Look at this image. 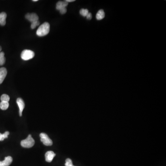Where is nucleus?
Returning a JSON list of instances; mask_svg holds the SVG:
<instances>
[{"label":"nucleus","instance_id":"1","mask_svg":"<svg viewBox=\"0 0 166 166\" xmlns=\"http://www.w3.org/2000/svg\"><path fill=\"white\" fill-rule=\"evenodd\" d=\"M50 30V25L48 22H45L42 24L38 28L37 35L39 37L45 36L49 33Z\"/></svg>","mask_w":166,"mask_h":166},{"label":"nucleus","instance_id":"2","mask_svg":"<svg viewBox=\"0 0 166 166\" xmlns=\"http://www.w3.org/2000/svg\"><path fill=\"white\" fill-rule=\"evenodd\" d=\"M35 141L33 138H32V135H29L28 137L26 139L23 140L21 142V145L23 147L30 148L34 145Z\"/></svg>","mask_w":166,"mask_h":166},{"label":"nucleus","instance_id":"3","mask_svg":"<svg viewBox=\"0 0 166 166\" xmlns=\"http://www.w3.org/2000/svg\"><path fill=\"white\" fill-rule=\"evenodd\" d=\"M35 56L34 52L31 50H25L21 54V57L23 60H27L33 58Z\"/></svg>","mask_w":166,"mask_h":166},{"label":"nucleus","instance_id":"4","mask_svg":"<svg viewBox=\"0 0 166 166\" xmlns=\"http://www.w3.org/2000/svg\"><path fill=\"white\" fill-rule=\"evenodd\" d=\"M41 141L46 146H51L53 144V142L50 139L47 134L45 133H41L40 134Z\"/></svg>","mask_w":166,"mask_h":166},{"label":"nucleus","instance_id":"5","mask_svg":"<svg viewBox=\"0 0 166 166\" xmlns=\"http://www.w3.org/2000/svg\"><path fill=\"white\" fill-rule=\"evenodd\" d=\"M26 18L31 23L38 20V16L35 13H28L26 15Z\"/></svg>","mask_w":166,"mask_h":166},{"label":"nucleus","instance_id":"6","mask_svg":"<svg viewBox=\"0 0 166 166\" xmlns=\"http://www.w3.org/2000/svg\"><path fill=\"white\" fill-rule=\"evenodd\" d=\"M17 103L19 106V116H21L22 115V112L25 107V104L24 103V101L21 99V98H18L17 99Z\"/></svg>","mask_w":166,"mask_h":166},{"label":"nucleus","instance_id":"7","mask_svg":"<svg viewBox=\"0 0 166 166\" xmlns=\"http://www.w3.org/2000/svg\"><path fill=\"white\" fill-rule=\"evenodd\" d=\"M55 153L52 151H48L46 152L45 155V160L46 161H47L48 163H51L53 160V159L55 157Z\"/></svg>","mask_w":166,"mask_h":166},{"label":"nucleus","instance_id":"8","mask_svg":"<svg viewBox=\"0 0 166 166\" xmlns=\"http://www.w3.org/2000/svg\"><path fill=\"white\" fill-rule=\"evenodd\" d=\"M7 75V70L5 67L0 69V84H2Z\"/></svg>","mask_w":166,"mask_h":166},{"label":"nucleus","instance_id":"9","mask_svg":"<svg viewBox=\"0 0 166 166\" xmlns=\"http://www.w3.org/2000/svg\"><path fill=\"white\" fill-rule=\"evenodd\" d=\"M68 5V3L66 1H59L57 3L56 8L58 10H60L63 8H65Z\"/></svg>","mask_w":166,"mask_h":166},{"label":"nucleus","instance_id":"10","mask_svg":"<svg viewBox=\"0 0 166 166\" xmlns=\"http://www.w3.org/2000/svg\"><path fill=\"white\" fill-rule=\"evenodd\" d=\"M13 161V158L12 157H6L4 160L1 161V166H9Z\"/></svg>","mask_w":166,"mask_h":166},{"label":"nucleus","instance_id":"11","mask_svg":"<svg viewBox=\"0 0 166 166\" xmlns=\"http://www.w3.org/2000/svg\"><path fill=\"white\" fill-rule=\"evenodd\" d=\"M7 16V14L5 12H2L0 13V25L3 26H5L6 23Z\"/></svg>","mask_w":166,"mask_h":166},{"label":"nucleus","instance_id":"12","mask_svg":"<svg viewBox=\"0 0 166 166\" xmlns=\"http://www.w3.org/2000/svg\"><path fill=\"white\" fill-rule=\"evenodd\" d=\"M105 17V13L103 9H101L97 12L96 15V18L98 20H101Z\"/></svg>","mask_w":166,"mask_h":166},{"label":"nucleus","instance_id":"13","mask_svg":"<svg viewBox=\"0 0 166 166\" xmlns=\"http://www.w3.org/2000/svg\"><path fill=\"white\" fill-rule=\"evenodd\" d=\"M9 107V103L6 101H1L0 103V108L3 110H7Z\"/></svg>","mask_w":166,"mask_h":166},{"label":"nucleus","instance_id":"14","mask_svg":"<svg viewBox=\"0 0 166 166\" xmlns=\"http://www.w3.org/2000/svg\"><path fill=\"white\" fill-rule=\"evenodd\" d=\"M4 55L5 54L4 52H0V65L1 66H2L5 64L6 59H5Z\"/></svg>","mask_w":166,"mask_h":166},{"label":"nucleus","instance_id":"15","mask_svg":"<svg viewBox=\"0 0 166 166\" xmlns=\"http://www.w3.org/2000/svg\"><path fill=\"white\" fill-rule=\"evenodd\" d=\"M9 100V97L7 94H3L1 97V101L8 102Z\"/></svg>","mask_w":166,"mask_h":166},{"label":"nucleus","instance_id":"16","mask_svg":"<svg viewBox=\"0 0 166 166\" xmlns=\"http://www.w3.org/2000/svg\"><path fill=\"white\" fill-rule=\"evenodd\" d=\"M9 134V132H7V131L5 132V133L3 134H1L0 133V141H1L4 140L5 138H7Z\"/></svg>","mask_w":166,"mask_h":166},{"label":"nucleus","instance_id":"17","mask_svg":"<svg viewBox=\"0 0 166 166\" xmlns=\"http://www.w3.org/2000/svg\"><path fill=\"white\" fill-rule=\"evenodd\" d=\"M88 13V10L86 9H81L80 10V14L83 16L86 17Z\"/></svg>","mask_w":166,"mask_h":166},{"label":"nucleus","instance_id":"18","mask_svg":"<svg viewBox=\"0 0 166 166\" xmlns=\"http://www.w3.org/2000/svg\"><path fill=\"white\" fill-rule=\"evenodd\" d=\"M39 24H40V22H39V21H38V20L33 22L32 23L31 28H32V29H34L36 27H37V26H38Z\"/></svg>","mask_w":166,"mask_h":166},{"label":"nucleus","instance_id":"19","mask_svg":"<svg viewBox=\"0 0 166 166\" xmlns=\"http://www.w3.org/2000/svg\"><path fill=\"white\" fill-rule=\"evenodd\" d=\"M65 166H73V162L71 159L69 158H67L66 159V163L65 164Z\"/></svg>","mask_w":166,"mask_h":166},{"label":"nucleus","instance_id":"20","mask_svg":"<svg viewBox=\"0 0 166 166\" xmlns=\"http://www.w3.org/2000/svg\"><path fill=\"white\" fill-rule=\"evenodd\" d=\"M67 11V10L66 7L63 8V9H61L60 10V13H61V14H65V13H66Z\"/></svg>","mask_w":166,"mask_h":166},{"label":"nucleus","instance_id":"21","mask_svg":"<svg viewBox=\"0 0 166 166\" xmlns=\"http://www.w3.org/2000/svg\"><path fill=\"white\" fill-rule=\"evenodd\" d=\"M86 17L88 19H92V14H91V13H89Z\"/></svg>","mask_w":166,"mask_h":166},{"label":"nucleus","instance_id":"22","mask_svg":"<svg viewBox=\"0 0 166 166\" xmlns=\"http://www.w3.org/2000/svg\"><path fill=\"white\" fill-rule=\"evenodd\" d=\"M67 3H70V2H73L75 1L74 0H66V1Z\"/></svg>","mask_w":166,"mask_h":166},{"label":"nucleus","instance_id":"23","mask_svg":"<svg viewBox=\"0 0 166 166\" xmlns=\"http://www.w3.org/2000/svg\"><path fill=\"white\" fill-rule=\"evenodd\" d=\"M1 49L2 48H1V46H0V52H1Z\"/></svg>","mask_w":166,"mask_h":166},{"label":"nucleus","instance_id":"24","mask_svg":"<svg viewBox=\"0 0 166 166\" xmlns=\"http://www.w3.org/2000/svg\"><path fill=\"white\" fill-rule=\"evenodd\" d=\"M38 1V0H33V1Z\"/></svg>","mask_w":166,"mask_h":166},{"label":"nucleus","instance_id":"25","mask_svg":"<svg viewBox=\"0 0 166 166\" xmlns=\"http://www.w3.org/2000/svg\"><path fill=\"white\" fill-rule=\"evenodd\" d=\"M0 166H1V161H0Z\"/></svg>","mask_w":166,"mask_h":166},{"label":"nucleus","instance_id":"26","mask_svg":"<svg viewBox=\"0 0 166 166\" xmlns=\"http://www.w3.org/2000/svg\"></svg>","mask_w":166,"mask_h":166}]
</instances>
